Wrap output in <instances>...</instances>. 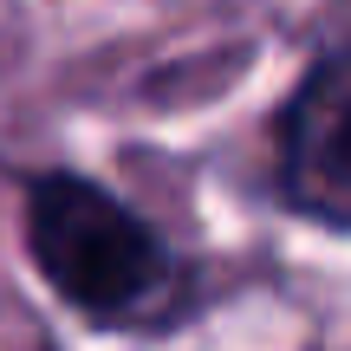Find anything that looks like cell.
<instances>
[{"instance_id": "6da1fadb", "label": "cell", "mask_w": 351, "mask_h": 351, "mask_svg": "<svg viewBox=\"0 0 351 351\" xmlns=\"http://www.w3.org/2000/svg\"><path fill=\"white\" fill-rule=\"evenodd\" d=\"M26 254L39 280L98 326L150 319L176 293V254L163 234L111 189L65 169L26 182Z\"/></svg>"}, {"instance_id": "7a4b0ae2", "label": "cell", "mask_w": 351, "mask_h": 351, "mask_svg": "<svg viewBox=\"0 0 351 351\" xmlns=\"http://www.w3.org/2000/svg\"><path fill=\"white\" fill-rule=\"evenodd\" d=\"M280 195L313 221L351 228V46L326 52L280 111Z\"/></svg>"}]
</instances>
